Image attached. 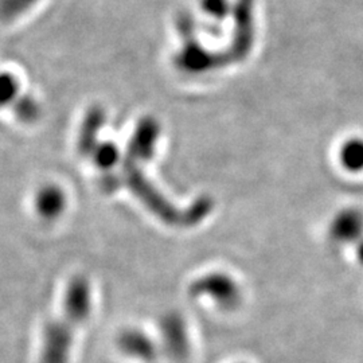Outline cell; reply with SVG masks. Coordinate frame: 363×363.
<instances>
[{
	"mask_svg": "<svg viewBox=\"0 0 363 363\" xmlns=\"http://www.w3.org/2000/svg\"><path fill=\"white\" fill-rule=\"evenodd\" d=\"M91 311V288L84 276L72 279L66 288L61 313L49 322L42 334L39 363H70L77 330Z\"/></svg>",
	"mask_w": 363,
	"mask_h": 363,
	"instance_id": "cell-1",
	"label": "cell"
},
{
	"mask_svg": "<svg viewBox=\"0 0 363 363\" xmlns=\"http://www.w3.org/2000/svg\"><path fill=\"white\" fill-rule=\"evenodd\" d=\"M117 347L132 361L154 363L159 357V346L152 337L138 328H128L117 337Z\"/></svg>",
	"mask_w": 363,
	"mask_h": 363,
	"instance_id": "cell-2",
	"label": "cell"
},
{
	"mask_svg": "<svg viewBox=\"0 0 363 363\" xmlns=\"http://www.w3.org/2000/svg\"><path fill=\"white\" fill-rule=\"evenodd\" d=\"M163 334V349L169 358L175 362H183L187 359L190 352L189 337L186 327L177 318L166 319L162 325Z\"/></svg>",
	"mask_w": 363,
	"mask_h": 363,
	"instance_id": "cell-3",
	"label": "cell"
},
{
	"mask_svg": "<svg viewBox=\"0 0 363 363\" xmlns=\"http://www.w3.org/2000/svg\"><path fill=\"white\" fill-rule=\"evenodd\" d=\"M104 121L103 108L91 106L88 109L78 132L77 148L81 155L85 157L91 156V151L99 144V135L104 125Z\"/></svg>",
	"mask_w": 363,
	"mask_h": 363,
	"instance_id": "cell-4",
	"label": "cell"
},
{
	"mask_svg": "<svg viewBox=\"0 0 363 363\" xmlns=\"http://www.w3.org/2000/svg\"><path fill=\"white\" fill-rule=\"evenodd\" d=\"M65 191L57 184H45L35 195V208L40 218L45 220H57L65 211Z\"/></svg>",
	"mask_w": 363,
	"mask_h": 363,
	"instance_id": "cell-5",
	"label": "cell"
},
{
	"mask_svg": "<svg viewBox=\"0 0 363 363\" xmlns=\"http://www.w3.org/2000/svg\"><path fill=\"white\" fill-rule=\"evenodd\" d=\"M40 0H0V22L11 23L30 13Z\"/></svg>",
	"mask_w": 363,
	"mask_h": 363,
	"instance_id": "cell-6",
	"label": "cell"
},
{
	"mask_svg": "<svg viewBox=\"0 0 363 363\" xmlns=\"http://www.w3.org/2000/svg\"><path fill=\"white\" fill-rule=\"evenodd\" d=\"M93 163L105 172L113 169L120 159V152L116 145L109 142H99L96 148L91 151V156Z\"/></svg>",
	"mask_w": 363,
	"mask_h": 363,
	"instance_id": "cell-7",
	"label": "cell"
},
{
	"mask_svg": "<svg viewBox=\"0 0 363 363\" xmlns=\"http://www.w3.org/2000/svg\"><path fill=\"white\" fill-rule=\"evenodd\" d=\"M21 96V84L15 74L0 72V108L13 106Z\"/></svg>",
	"mask_w": 363,
	"mask_h": 363,
	"instance_id": "cell-8",
	"label": "cell"
},
{
	"mask_svg": "<svg viewBox=\"0 0 363 363\" xmlns=\"http://www.w3.org/2000/svg\"><path fill=\"white\" fill-rule=\"evenodd\" d=\"M13 113L23 123H34L40 116V105L30 94H21L13 104Z\"/></svg>",
	"mask_w": 363,
	"mask_h": 363,
	"instance_id": "cell-9",
	"label": "cell"
},
{
	"mask_svg": "<svg viewBox=\"0 0 363 363\" xmlns=\"http://www.w3.org/2000/svg\"><path fill=\"white\" fill-rule=\"evenodd\" d=\"M340 159L346 169L352 171L363 169V142L351 140L345 144L340 151Z\"/></svg>",
	"mask_w": 363,
	"mask_h": 363,
	"instance_id": "cell-10",
	"label": "cell"
},
{
	"mask_svg": "<svg viewBox=\"0 0 363 363\" xmlns=\"http://www.w3.org/2000/svg\"><path fill=\"white\" fill-rule=\"evenodd\" d=\"M361 226L362 220L357 213H346L340 218H337L334 225V232L340 238H347L359 233Z\"/></svg>",
	"mask_w": 363,
	"mask_h": 363,
	"instance_id": "cell-11",
	"label": "cell"
}]
</instances>
